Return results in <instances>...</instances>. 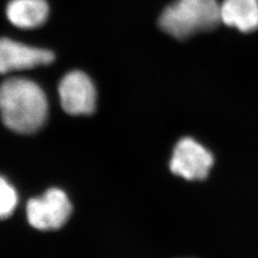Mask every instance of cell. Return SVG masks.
I'll return each instance as SVG.
<instances>
[{
	"mask_svg": "<svg viewBox=\"0 0 258 258\" xmlns=\"http://www.w3.org/2000/svg\"><path fill=\"white\" fill-rule=\"evenodd\" d=\"M221 22L242 33L258 29V0H224L221 3Z\"/></svg>",
	"mask_w": 258,
	"mask_h": 258,
	"instance_id": "52a82bcc",
	"label": "cell"
},
{
	"mask_svg": "<svg viewBox=\"0 0 258 258\" xmlns=\"http://www.w3.org/2000/svg\"><path fill=\"white\" fill-rule=\"evenodd\" d=\"M0 113L11 130L20 134L34 133L46 120V95L33 81L9 79L0 85Z\"/></svg>",
	"mask_w": 258,
	"mask_h": 258,
	"instance_id": "6da1fadb",
	"label": "cell"
},
{
	"mask_svg": "<svg viewBox=\"0 0 258 258\" xmlns=\"http://www.w3.org/2000/svg\"><path fill=\"white\" fill-rule=\"evenodd\" d=\"M55 55L46 49L28 46L13 39L0 38V74L50 64Z\"/></svg>",
	"mask_w": 258,
	"mask_h": 258,
	"instance_id": "8992f818",
	"label": "cell"
},
{
	"mask_svg": "<svg viewBox=\"0 0 258 258\" xmlns=\"http://www.w3.org/2000/svg\"><path fill=\"white\" fill-rule=\"evenodd\" d=\"M218 0H176L163 11L159 26L176 39L212 31L221 23Z\"/></svg>",
	"mask_w": 258,
	"mask_h": 258,
	"instance_id": "7a4b0ae2",
	"label": "cell"
},
{
	"mask_svg": "<svg viewBox=\"0 0 258 258\" xmlns=\"http://www.w3.org/2000/svg\"><path fill=\"white\" fill-rule=\"evenodd\" d=\"M213 165L212 153L191 138L181 139L170 160V170L185 180H204Z\"/></svg>",
	"mask_w": 258,
	"mask_h": 258,
	"instance_id": "277c9868",
	"label": "cell"
},
{
	"mask_svg": "<svg viewBox=\"0 0 258 258\" xmlns=\"http://www.w3.org/2000/svg\"><path fill=\"white\" fill-rule=\"evenodd\" d=\"M19 202L18 194L9 182L0 176V219H5L13 214Z\"/></svg>",
	"mask_w": 258,
	"mask_h": 258,
	"instance_id": "9c48e42d",
	"label": "cell"
},
{
	"mask_svg": "<svg viewBox=\"0 0 258 258\" xmlns=\"http://www.w3.org/2000/svg\"><path fill=\"white\" fill-rule=\"evenodd\" d=\"M6 15L15 26L33 29L41 26L46 21L49 6L45 0H11Z\"/></svg>",
	"mask_w": 258,
	"mask_h": 258,
	"instance_id": "ba28073f",
	"label": "cell"
},
{
	"mask_svg": "<svg viewBox=\"0 0 258 258\" xmlns=\"http://www.w3.org/2000/svg\"><path fill=\"white\" fill-rule=\"evenodd\" d=\"M58 94L62 109L70 115H89L96 109V88L82 71L65 75L58 85Z\"/></svg>",
	"mask_w": 258,
	"mask_h": 258,
	"instance_id": "5b68a950",
	"label": "cell"
},
{
	"mask_svg": "<svg viewBox=\"0 0 258 258\" xmlns=\"http://www.w3.org/2000/svg\"><path fill=\"white\" fill-rule=\"evenodd\" d=\"M29 224L40 231L61 228L72 213V205L64 191L50 188L41 197L29 200L26 207Z\"/></svg>",
	"mask_w": 258,
	"mask_h": 258,
	"instance_id": "3957f363",
	"label": "cell"
}]
</instances>
